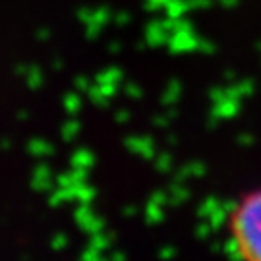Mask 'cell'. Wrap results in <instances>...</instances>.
<instances>
[{
    "mask_svg": "<svg viewBox=\"0 0 261 261\" xmlns=\"http://www.w3.org/2000/svg\"><path fill=\"white\" fill-rule=\"evenodd\" d=\"M228 234L240 261H261V186L246 192L228 217Z\"/></svg>",
    "mask_w": 261,
    "mask_h": 261,
    "instance_id": "6da1fadb",
    "label": "cell"
}]
</instances>
